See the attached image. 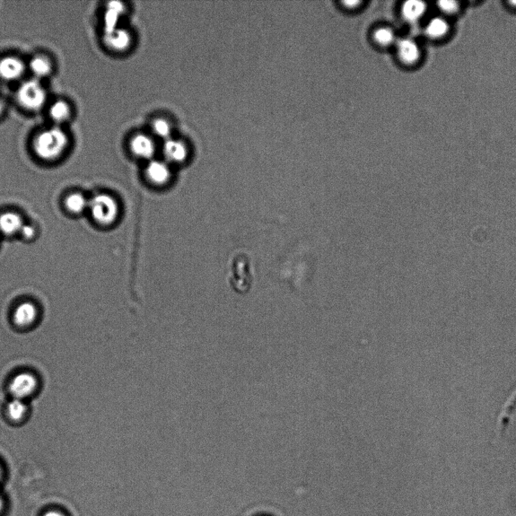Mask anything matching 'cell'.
Listing matches in <instances>:
<instances>
[{
	"label": "cell",
	"mask_w": 516,
	"mask_h": 516,
	"mask_svg": "<svg viewBox=\"0 0 516 516\" xmlns=\"http://www.w3.org/2000/svg\"><path fill=\"white\" fill-rule=\"evenodd\" d=\"M70 144V138L63 127L52 126L43 129L34 136L33 150L40 159L55 161L62 156Z\"/></svg>",
	"instance_id": "6da1fadb"
},
{
	"label": "cell",
	"mask_w": 516,
	"mask_h": 516,
	"mask_svg": "<svg viewBox=\"0 0 516 516\" xmlns=\"http://www.w3.org/2000/svg\"><path fill=\"white\" fill-rule=\"evenodd\" d=\"M48 92L41 81L30 79L17 87L15 99L25 111L37 112L45 108L48 102Z\"/></svg>",
	"instance_id": "7a4b0ae2"
},
{
	"label": "cell",
	"mask_w": 516,
	"mask_h": 516,
	"mask_svg": "<svg viewBox=\"0 0 516 516\" xmlns=\"http://www.w3.org/2000/svg\"><path fill=\"white\" fill-rule=\"evenodd\" d=\"M94 220L103 225H109L117 220L120 207L117 200L107 194L95 195L89 202Z\"/></svg>",
	"instance_id": "3957f363"
},
{
	"label": "cell",
	"mask_w": 516,
	"mask_h": 516,
	"mask_svg": "<svg viewBox=\"0 0 516 516\" xmlns=\"http://www.w3.org/2000/svg\"><path fill=\"white\" fill-rule=\"evenodd\" d=\"M27 67L19 57L4 56L0 58V79L6 82L19 81L24 76Z\"/></svg>",
	"instance_id": "277c9868"
},
{
	"label": "cell",
	"mask_w": 516,
	"mask_h": 516,
	"mask_svg": "<svg viewBox=\"0 0 516 516\" xmlns=\"http://www.w3.org/2000/svg\"><path fill=\"white\" fill-rule=\"evenodd\" d=\"M37 387L38 381L33 374L22 373L13 378L10 384V391L15 398L24 400L31 396Z\"/></svg>",
	"instance_id": "5b68a950"
},
{
	"label": "cell",
	"mask_w": 516,
	"mask_h": 516,
	"mask_svg": "<svg viewBox=\"0 0 516 516\" xmlns=\"http://www.w3.org/2000/svg\"><path fill=\"white\" fill-rule=\"evenodd\" d=\"M146 176L152 185L162 187L170 182L171 172L167 163L160 161H153L148 164Z\"/></svg>",
	"instance_id": "8992f818"
},
{
	"label": "cell",
	"mask_w": 516,
	"mask_h": 516,
	"mask_svg": "<svg viewBox=\"0 0 516 516\" xmlns=\"http://www.w3.org/2000/svg\"><path fill=\"white\" fill-rule=\"evenodd\" d=\"M72 107L67 100L56 99L49 104L48 115L54 125L63 127L72 118Z\"/></svg>",
	"instance_id": "52a82bcc"
},
{
	"label": "cell",
	"mask_w": 516,
	"mask_h": 516,
	"mask_svg": "<svg viewBox=\"0 0 516 516\" xmlns=\"http://www.w3.org/2000/svg\"><path fill=\"white\" fill-rule=\"evenodd\" d=\"M28 67L33 78L41 81L50 76L54 71V61L49 56L42 54L34 55L31 58Z\"/></svg>",
	"instance_id": "ba28073f"
},
{
	"label": "cell",
	"mask_w": 516,
	"mask_h": 516,
	"mask_svg": "<svg viewBox=\"0 0 516 516\" xmlns=\"http://www.w3.org/2000/svg\"><path fill=\"white\" fill-rule=\"evenodd\" d=\"M38 310L31 303H24L17 306L14 312V321L16 325L21 327H27L36 320Z\"/></svg>",
	"instance_id": "9c48e42d"
},
{
	"label": "cell",
	"mask_w": 516,
	"mask_h": 516,
	"mask_svg": "<svg viewBox=\"0 0 516 516\" xmlns=\"http://www.w3.org/2000/svg\"><path fill=\"white\" fill-rule=\"evenodd\" d=\"M131 150L141 159H150L155 152L153 140L145 135L136 136L130 143Z\"/></svg>",
	"instance_id": "30bf717a"
},
{
	"label": "cell",
	"mask_w": 516,
	"mask_h": 516,
	"mask_svg": "<svg viewBox=\"0 0 516 516\" xmlns=\"http://www.w3.org/2000/svg\"><path fill=\"white\" fill-rule=\"evenodd\" d=\"M164 154L173 163L185 161L187 156V150L185 144L177 140L169 139L164 146Z\"/></svg>",
	"instance_id": "8fae6325"
},
{
	"label": "cell",
	"mask_w": 516,
	"mask_h": 516,
	"mask_svg": "<svg viewBox=\"0 0 516 516\" xmlns=\"http://www.w3.org/2000/svg\"><path fill=\"white\" fill-rule=\"evenodd\" d=\"M24 223L17 213L8 212L0 216V231L6 235L20 232Z\"/></svg>",
	"instance_id": "7c38bea8"
},
{
	"label": "cell",
	"mask_w": 516,
	"mask_h": 516,
	"mask_svg": "<svg viewBox=\"0 0 516 516\" xmlns=\"http://www.w3.org/2000/svg\"><path fill=\"white\" fill-rule=\"evenodd\" d=\"M130 38L127 31L115 29L104 33V42L109 47L115 50H123L130 45Z\"/></svg>",
	"instance_id": "4fadbf2b"
},
{
	"label": "cell",
	"mask_w": 516,
	"mask_h": 516,
	"mask_svg": "<svg viewBox=\"0 0 516 516\" xmlns=\"http://www.w3.org/2000/svg\"><path fill=\"white\" fill-rule=\"evenodd\" d=\"M398 54L404 63L413 64L419 56V50L414 41L405 39L398 42Z\"/></svg>",
	"instance_id": "5bb4252c"
},
{
	"label": "cell",
	"mask_w": 516,
	"mask_h": 516,
	"mask_svg": "<svg viewBox=\"0 0 516 516\" xmlns=\"http://www.w3.org/2000/svg\"><path fill=\"white\" fill-rule=\"evenodd\" d=\"M425 3L418 0H409L403 6L402 12L407 21L415 22L425 13Z\"/></svg>",
	"instance_id": "9a60e30c"
},
{
	"label": "cell",
	"mask_w": 516,
	"mask_h": 516,
	"mask_svg": "<svg viewBox=\"0 0 516 516\" xmlns=\"http://www.w3.org/2000/svg\"><path fill=\"white\" fill-rule=\"evenodd\" d=\"M122 12V7L118 3H111L104 15V31L109 32L116 29V24L118 20L120 13Z\"/></svg>",
	"instance_id": "2e32d148"
},
{
	"label": "cell",
	"mask_w": 516,
	"mask_h": 516,
	"mask_svg": "<svg viewBox=\"0 0 516 516\" xmlns=\"http://www.w3.org/2000/svg\"><path fill=\"white\" fill-rule=\"evenodd\" d=\"M66 207L72 213H81L89 207V202L83 195L75 193L68 197Z\"/></svg>",
	"instance_id": "e0dca14e"
},
{
	"label": "cell",
	"mask_w": 516,
	"mask_h": 516,
	"mask_svg": "<svg viewBox=\"0 0 516 516\" xmlns=\"http://www.w3.org/2000/svg\"><path fill=\"white\" fill-rule=\"evenodd\" d=\"M28 408L23 400L15 398L7 407L8 415L15 422H19L27 414Z\"/></svg>",
	"instance_id": "ac0fdd59"
},
{
	"label": "cell",
	"mask_w": 516,
	"mask_h": 516,
	"mask_svg": "<svg viewBox=\"0 0 516 516\" xmlns=\"http://www.w3.org/2000/svg\"><path fill=\"white\" fill-rule=\"evenodd\" d=\"M448 30V25L441 17H435L427 26L426 33L432 38H440Z\"/></svg>",
	"instance_id": "d6986e66"
},
{
	"label": "cell",
	"mask_w": 516,
	"mask_h": 516,
	"mask_svg": "<svg viewBox=\"0 0 516 516\" xmlns=\"http://www.w3.org/2000/svg\"><path fill=\"white\" fill-rule=\"evenodd\" d=\"M153 129L154 133L159 137L168 138L171 134V126L169 122L164 119H157L153 122Z\"/></svg>",
	"instance_id": "ffe728a7"
},
{
	"label": "cell",
	"mask_w": 516,
	"mask_h": 516,
	"mask_svg": "<svg viewBox=\"0 0 516 516\" xmlns=\"http://www.w3.org/2000/svg\"><path fill=\"white\" fill-rule=\"evenodd\" d=\"M375 39L382 46L390 45L395 40V34L389 29H379L375 33Z\"/></svg>",
	"instance_id": "44dd1931"
},
{
	"label": "cell",
	"mask_w": 516,
	"mask_h": 516,
	"mask_svg": "<svg viewBox=\"0 0 516 516\" xmlns=\"http://www.w3.org/2000/svg\"><path fill=\"white\" fill-rule=\"evenodd\" d=\"M439 7L445 13H453L457 10L458 4L453 0H442L439 2Z\"/></svg>",
	"instance_id": "7402d4cb"
},
{
	"label": "cell",
	"mask_w": 516,
	"mask_h": 516,
	"mask_svg": "<svg viewBox=\"0 0 516 516\" xmlns=\"http://www.w3.org/2000/svg\"><path fill=\"white\" fill-rule=\"evenodd\" d=\"M35 232H35L33 227L29 225H24L20 232L23 237L26 239H31L33 238Z\"/></svg>",
	"instance_id": "603a6c76"
},
{
	"label": "cell",
	"mask_w": 516,
	"mask_h": 516,
	"mask_svg": "<svg viewBox=\"0 0 516 516\" xmlns=\"http://www.w3.org/2000/svg\"><path fill=\"white\" fill-rule=\"evenodd\" d=\"M43 516H65L63 513L56 510H51L46 513Z\"/></svg>",
	"instance_id": "cb8c5ba5"
},
{
	"label": "cell",
	"mask_w": 516,
	"mask_h": 516,
	"mask_svg": "<svg viewBox=\"0 0 516 516\" xmlns=\"http://www.w3.org/2000/svg\"><path fill=\"white\" fill-rule=\"evenodd\" d=\"M5 111V102L3 99L0 97V117H1L3 115V113Z\"/></svg>",
	"instance_id": "d4e9b609"
},
{
	"label": "cell",
	"mask_w": 516,
	"mask_h": 516,
	"mask_svg": "<svg viewBox=\"0 0 516 516\" xmlns=\"http://www.w3.org/2000/svg\"><path fill=\"white\" fill-rule=\"evenodd\" d=\"M345 4L347 7L353 8V7H355L357 5H359L360 2L359 1H347V2H345Z\"/></svg>",
	"instance_id": "484cf974"
},
{
	"label": "cell",
	"mask_w": 516,
	"mask_h": 516,
	"mask_svg": "<svg viewBox=\"0 0 516 516\" xmlns=\"http://www.w3.org/2000/svg\"><path fill=\"white\" fill-rule=\"evenodd\" d=\"M4 506V502L1 496H0V513L2 512Z\"/></svg>",
	"instance_id": "4316f807"
},
{
	"label": "cell",
	"mask_w": 516,
	"mask_h": 516,
	"mask_svg": "<svg viewBox=\"0 0 516 516\" xmlns=\"http://www.w3.org/2000/svg\"><path fill=\"white\" fill-rule=\"evenodd\" d=\"M3 476V471L1 467H0V480H1Z\"/></svg>",
	"instance_id": "83f0119b"
}]
</instances>
